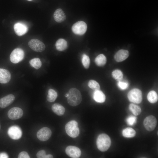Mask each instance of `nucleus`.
<instances>
[{
	"label": "nucleus",
	"instance_id": "obj_1",
	"mask_svg": "<svg viewBox=\"0 0 158 158\" xmlns=\"http://www.w3.org/2000/svg\"><path fill=\"white\" fill-rule=\"evenodd\" d=\"M69 95L67 97L68 104L74 107L79 105L82 101V96L80 91L74 88H71L68 92Z\"/></svg>",
	"mask_w": 158,
	"mask_h": 158
},
{
	"label": "nucleus",
	"instance_id": "obj_2",
	"mask_svg": "<svg viewBox=\"0 0 158 158\" xmlns=\"http://www.w3.org/2000/svg\"><path fill=\"white\" fill-rule=\"evenodd\" d=\"M96 144L98 149L101 151L104 152L107 150L111 145V140L107 134L102 133L98 137Z\"/></svg>",
	"mask_w": 158,
	"mask_h": 158
},
{
	"label": "nucleus",
	"instance_id": "obj_3",
	"mask_svg": "<svg viewBox=\"0 0 158 158\" xmlns=\"http://www.w3.org/2000/svg\"><path fill=\"white\" fill-rule=\"evenodd\" d=\"M77 122L71 120L66 125L65 129L66 133L72 138H75L79 134L80 130Z\"/></svg>",
	"mask_w": 158,
	"mask_h": 158
},
{
	"label": "nucleus",
	"instance_id": "obj_4",
	"mask_svg": "<svg viewBox=\"0 0 158 158\" xmlns=\"http://www.w3.org/2000/svg\"><path fill=\"white\" fill-rule=\"evenodd\" d=\"M129 100L133 103L139 104L142 100V94L141 91L137 88L130 90L128 94Z\"/></svg>",
	"mask_w": 158,
	"mask_h": 158
},
{
	"label": "nucleus",
	"instance_id": "obj_5",
	"mask_svg": "<svg viewBox=\"0 0 158 158\" xmlns=\"http://www.w3.org/2000/svg\"><path fill=\"white\" fill-rule=\"evenodd\" d=\"M87 28L86 23L82 21H78L75 23L72 27V30L75 34L80 35L84 34Z\"/></svg>",
	"mask_w": 158,
	"mask_h": 158
},
{
	"label": "nucleus",
	"instance_id": "obj_6",
	"mask_svg": "<svg viewBox=\"0 0 158 158\" xmlns=\"http://www.w3.org/2000/svg\"><path fill=\"white\" fill-rule=\"evenodd\" d=\"M24 52L20 48L14 49L10 55V60L13 63H17L22 61L24 57Z\"/></svg>",
	"mask_w": 158,
	"mask_h": 158
},
{
	"label": "nucleus",
	"instance_id": "obj_7",
	"mask_svg": "<svg viewBox=\"0 0 158 158\" xmlns=\"http://www.w3.org/2000/svg\"><path fill=\"white\" fill-rule=\"evenodd\" d=\"M8 134L12 139L17 140L22 137V132L21 128L18 126L14 125L8 129Z\"/></svg>",
	"mask_w": 158,
	"mask_h": 158
},
{
	"label": "nucleus",
	"instance_id": "obj_8",
	"mask_svg": "<svg viewBox=\"0 0 158 158\" xmlns=\"http://www.w3.org/2000/svg\"><path fill=\"white\" fill-rule=\"evenodd\" d=\"M29 46L33 51L39 52H42L45 48V46L43 43L37 39H32L28 43Z\"/></svg>",
	"mask_w": 158,
	"mask_h": 158
},
{
	"label": "nucleus",
	"instance_id": "obj_9",
	"mask_svg": "<svg viewBox=\"0 0 158 158\" xmlns=\"http://www.w3.org/2000/svg\"><path fill=\"white\" fill-rule=\"evenodd\" d=\"M157 121L156 118L152 115H150L145 118L143 121L145 128L148 131L153 130L156 127Z\"/></svg>",
	"mask_w": 158,
	"mask_h": 158
},
{
	"label": "nucleus",
	"instance_id": "obj_10",
	"mask_svg": "<svg viewBox=\"0 0 158 158\" xmlns=\"http://www.w3.org/2000/svg\"><path fill=\"white\" fill-rule=\"evenodd\" d=\"M51 134V131L50 128L47 127H44L38 131L37 136L40 140L45 141L49 139Z\"/></svg>",
	"mask_w": 158,
	"mask_h": 158
},
{
	"label": "nucleus",
	"instance_id": "obj_11",
	"mask_svg": "<svg viewBox=\"0 0 158 158\" xmlns=\"http://www.w3.org/2000/svg\"><path fill=\"white\" fill-rule=\"evenodd\" d=\"M23 115V111L20 108L14 107L10 109L8 112V117L11 120H15L21 118Z\"/></svg>",
	"mask_w": 158,
	"mask_h": 158
},
{
	"label": "nucleus",
	"instance_id": "obj_12",
	"mask_svg": "<svg viewBox=\"0 0 158 158\" xmlns=\"http://www.w3.org/2000/svg\"><path fill=\"white\" fill-rule=\"evenodd\" d=\"M66 154L69 157L73 158H79L81 154L80 149L73 146H69L65 150Z\"/></svg>",
	"mask_w": 158,
	"mask_h": 158
},
{
	"label": "nucleus",
	"instance_id": "obj_13",
	"mask_svg": "<svg viewBox=\"0 0 158 158\" xmlns=\"http://www.w3.org/2000/svg\"><path fill=\"white\" fill-rule=\"evenodd\" d=\"M14 29L16 34L18 36H21L28 31L27 26L24 24L21 23H18L15 24Z\"/></svg>",
	"mask_w": 158,
	"mask_h": 158
},
{
	"label": "nucleus",
	"instance_id": "obj_14",
	"mask_svg": "<svg viewBox=\"0 0 158 158\" xmlns=\"http://www.w3.org/2000/svg\"><path fill=\"white\" fill-rule=\"evenodd\" d=\"M15 97L12 94L6 95L0 99V107L4 108L11 104L14 101Z\"/></svg>",
	"mask_w": 158,
	"mask_h": 158
},
{
	"label": "nucleus",
	"instance_id": "obj_15",
	"mask_svg": "<svg viewBox=\"0 0 158 158\" xmlns=\"http://www.w3.org/2000/svg\"><path fill=\"white\" fill-rule=\"evenodd\" d=\"M129 54V51L126 50L121 49L118 50L115 54L114 58L117 62L122 61L126 59Z\"/></svg>",
	"mask_w": 158,
	"mask_h": 158
},
{
	"label": "nucleus",
	"instance_id": "obj_16",
	"mask_svg": "<svg viewBox=\"0 0 158 158\" xmlns=\"http://www.w3.org/2000/svg\"><path fill=\"white\" fill-rule=\"evenodd\" d=\"M11 74L7 70L0 68V83L2 84L8 83L11 78Z\"/></svg>",
	"mask_w": 158,
	"mask_h": 158
},
{
	"label": "nucleus",
	"instance_id": "obj_17",
	"mask_svg": "<svg viewBox=\"0 0 158 158\" xmlns=\"http://www.w3.org/2000/svg\"><path fill=\"white\" fill-rule=\"evenodd\" d=\"M53 16L55 20L58 23L62 22L66 18L65 14L61 8L57 9L55 11Z\"/></svg>",
	"mask_w": 158,
	"mask_h": 158
},
{
	"label": "nucleus",
	"instance_id": "obj_18",
	"mask_svg": "<svg viewBox=\"0 0 158 158\" xmlns=\"http://www.w3.org/2000/svg\"><path fill=\"white\" fill-rule=\"evenodd\" d=\"M93 98L96 102L99 103L104 102L106 99L105 95L99 90H94L93 94Z\"/></svg>",
	"mask_w": 158,
	"mask_h": 158
},
{
	"label": "nucleus",
	"instance_id": "obj_19",
	"mask_svg": "<svg viewBox=\"0 0 158 158\" xmlns=\"http://www.w3.org/2000/svg\"><path fill=\"white\" fill-rule=\"evenodd\" d=\"M51 109L52 111L59 116L63 115L65 112L64 107L59 103H55L52 105Z\"/></svg>",
	"mask_w": 158,
	"mask_h": 158
},
{
	"label": "nucleus",
	"instance_id": "obj_20",
	"mask_svg": "<svg viewBox=\"0 0 158 158\" xmlns=\"http://www.w3.org/2000/svg\"><path fill=\"white\" fill-rule=\"evenodd\" d=\"M55 47L57 50L62 51L66 50L68 47L67 41L63 39H59L56 42Z\"/></svg>",
	"mask_w": 158,
	"mask_h": 158
},
{
	"label": "nucleus",
	"instance_id": "obj_21",
	"mask_svg": "<svg viewBox=\"0 0 158 158\" xmlns=\"http://www.w3.org/2000/svg\"><path fill=\"white\" fill-rule=\"evenodd\" d=\"M96 64L99 66H103L105 65L107 62L106 56L103 54H100L97 56L95 59Z\"/></svg>",
	"mask_w": 158,
	"mask_h": 158
},
{
	"label": "nucleus",
	"instance_id": "obj_22",
	"mask_svg": "<svg viewBox=\"0 0 158 158\" xmlns=\"http://www.w3.org/2000/svg\"><path fill=\"white\" fill-rule=\"evenodd\" d=\"M122 134L125 137L131 138L135 136L136 132L132 128L128 127L126 128L123 130Z\"/></svg>",
	"mask_w": 158,
	"mask_h": 158
},
{
	"label": "nucleus",
	"instance_id": "obj_23",
	"mask_svg": "<svg viewBox=\"0 0 158 158\" xmlns=\"http://www.w3.org/2000/svg\"><path fill=\"white\" fill-rule=\"evenodd\" d=\"M58 96L57 92L54 90L50 89L48 92V95L47 97V100L49 102H54Z\"/></svg>",
	"mask_w": 158,
	"mask_h": 158
},
{
	"label": "nucleus",
	"instance_id": "obj_24",
	"mask_svg": "<svg viewBox=\"0 0 158 158\" xmlns=\"http://www.w3.org/2000/svg\"><path fill=\"white\" fill-rule=\"evenodd\" d=\"M147 99L150 103H155L158 100L157 94L154 91L151 90L147 94Z\"/></svg>",
	"mask_w": 158,
	"mask_h": 158
},
{
	"label": "nucleus",
	"instance_id": "obj_25",
	"mask_svg": "<svg viewBox=\"0 0 158 158\" xmlns=\"http://www.w3.org/2000/svg\"><path fill=\"white\" fill-rule=\"evenodd\" d=\"M129 108L131 111L135 116L139 115L141 112L140 107L138 106L133 103L130 104Z\"/></svg>",
	"mask_w": 158,
	"mask_h": 158
},
{
	"label": "nucleus",
	"instance_id": "obj_26",
	"mask_svg": "<svg viewBox=\"0 0 158 158\" xmlns=\"http://www.w3.org/2000/svg\"><path fill=\"white\" fill-rule=\"evenodd\" d=\"M29 62L32 67L36 69H39L42 66V62L39 58H33L30 60Z\"/></svg>",
	"mask_w": 158,
	"mask_h": 158
},
{
	"label": "nucleus",
	"instance_id": "obj_27",
	"mask_svg": "<svg viewBox=\"0 0 158 158\" xmlns=\"http://www.w3.org/2000/svg\"><path fill=\"white\" fill-rule=\"evenodd\" d=\"M113 78L118 81L122 80L123 75L121 71L116 69L114 70L112 73Z\"/></svg>",
	"mask_w": 158,
	"mask_h": 158
},
{
	"label": "nucleus",
	"instance_id": "obj_28",
	"mask_svg": "<svg viewBox=\"0 0 158 158\" xmlns=\"http://www.w3.org/2000/svg\"><path fill=\"white\" fill-rule=\"evenodd\" d=\"M82 62L84 67L86 69H88L90 63V59L89 56L85 54H83L82 58Z\"/></svg>",
	"mask_w": 158,
	"mask_h": 158
},
{
	"label": "nucleus",
	"instance_id": "obj_29",
	"mask_svg": "<svg viewBox=\"0 0 158 158\" xmlns=\"http://www.w3.org/2000/svg\"><path fill=\"white\" fill-rule=\"evenodd\" d=\"M88 86L94 90H99L100 86L99 84L94 80H90L88 83Z\"/></svg>",
	"mask_w": 158,
	"mask_h": 158
},
{
	"label": "nucleus",
	"instance_id": "obj_30",
	"mask_svg": "<svg viewBox=\"0 0 158 158\" xmlns=\"http://www.w3.org/2000/svg\"><path fill=\"white\" fill-rule=\"evenodd\" d=\"M136 117L134 116H130L126 119L127 123L130 126H133L135 124L136 122Z\"/></svg>",
	"mask_w": 158,
	"mask_h": 158
},
{
	"label": "nucleus",
	"instance_id": "obj_31",
	"mask_svg": "<svg viewBox=\"0 0 158 158\" xmlns=\"http://www.w3.org/2000/svg\"><path fill=\"white\" fill-rule=\"evenodd\" d=\"M118 87L122 90H124L127 88L128 86V83L126 81H122V80L118 81L117 83Z\"/></svg>",
	"mask_w": 158,
	"mask_h": 158
},
{
	"label": "nucleus",
	"instance_id": "obj_32",
	"mask_svg": "<svg viewBox=\"0 0 158 158\" xmlns=\"http://www.w3.org/2000/svg\"><path fill=\"white\" fill-rule=\"evenodd\" d=\"M36 155L38 158H46V152L44 150H40L37 152Z\"/></svg>",
	"mask_w": 158,
	"mask_h": 158
},
{
	"label": "nucleus",
	"instance_id": "obj_33",
	"mask_svg": "<svg viewBox=\"0 0 158 158\" xmlns=\"http://www.w3.org/2000/svg\"><path fill=\"white\" fill-rule=\"evenodd\" d=\"M18 158H30V157L28 153L25 151L21 152L18 156Z\"/></svg>",
	"mask_w": 158,
	"mask_h": 158
},
{
	"label": "nucleus",
	"instance_id": "obj_34",
	"mask_svg": "<svg viewBox=\"0 0 158 158\" xmlns=\"http://www.w3.org/2000/svg\"><path fill=\"white\" fill-rule=\"evenodd\" d=\"M8 157V156L6 153L5 152L0 153V158H7Z\"/></svg>",
	"mask_w": 158,
	"mask_h": 158
},
{
	"label": "nucleus",
	"instance_id": "obj_35",
	"mask_svg": "<svg viewBox=\"0 0 158 158\" xmlns=\"http://www.w3.org/2000/svg\"><path fill=\"white\" fill-rule=\"evenodd\" d=\"M53 157V156L50 154L46 155V158H52Z\"/></svg>",
	"mask_w": 158,
	"mask_h": 158
},
{
	"label": "nucleus",
	"instance_id": "obj_36",
	"mask_svg": "<svg viewBox=\"0 0 158 158\" xmlns=\"http://www.w3.org/2000/svg\"><path fill=\"white\" fill-rule=\"evenodd\" d=\"M28 0V1H32V0Z\"/></svg>",
	"mask_w": 158,
	"mask_h": 158
},
{
	"label": "nucleus",
	"instance_id": "obj_37",
	"mask_svg": "<svg viewBox=\"0 0 158 158\" xmlns=\"http://www.w3.org/2000/svg\"><path fill=\"white\" fill-rule=\"evenodd\" d=\"M0 129H1V125H0Z\"/></svg>",
	"mask_w": 158,
	"mask_h": 158
}]
</instances>
